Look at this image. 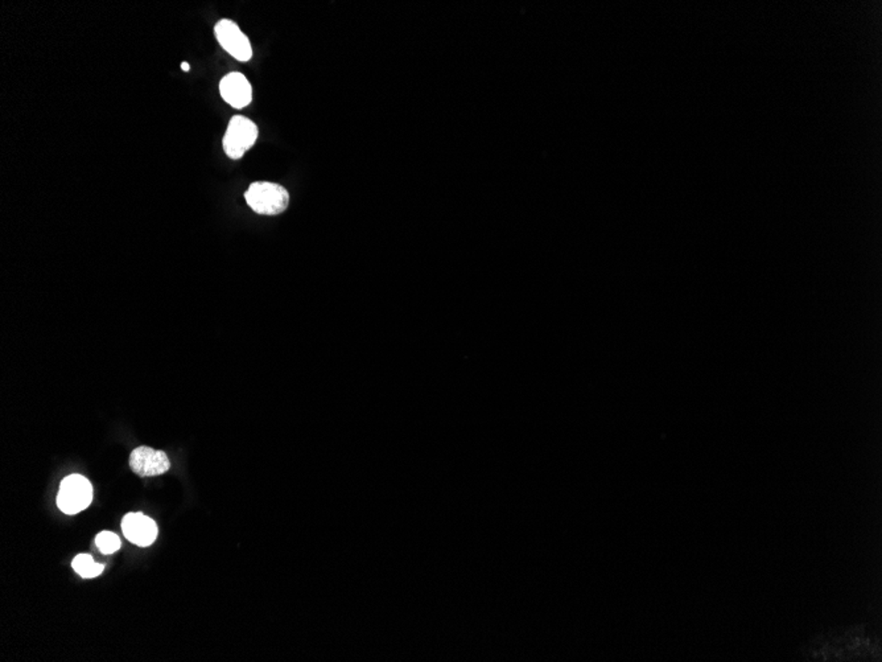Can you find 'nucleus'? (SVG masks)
<instances>
[{
	"mask_svg": "<svg viewBox=\"0 0 882 662\" xmlns=\"http://www.w3.org/2000/svg\"><path fill=\"white\" fill-rule=\"evenodd\" d=\"M246 203L256 213L262 216H278L289 204L288 190L280 184L257 181L245 193Z\"/></svg>",
	"mask_w": 882,
	"mask_h": 662,
	"instance_id": "nucleus-1",
	"label": "nucleus"
},
{
	"mask_svg": "<svg viewBox=\"0 0 882 662\" xmlns=\"http://www.w3.org/2000/svg\"><path fill=\"white\" fill-rule=\"evenodd\" d=\"M258 135V126L253 120L243 115H235L230 119L222 141L225 154L230 159H241L256 144Z\"/></svg>",
	"mask_w": 882,
	"mask_h": 662,
	"instance_id": "nucleus-2",
	"label": "nucleus"
},
{
	"mask_svg": "<svg viewBox=\"0 0 882 662\" xmlns=\"http://www.w3.org/2000/svg\"><path fill=\"white\" fill-rule=\"evenodd\" d=\"M93 501V487L87 477L71 474L61 481L58 495V506L65 514H77L85 511Z\"/></svg>",
	"mask_w": 882,
	"mask_h": 662,
	"instance_id": "nucleus-3",
	"label": "nucleus"
},
{
	"mask_svg": "<svg viewBox=\"0 0 882 662\" xmlns=\"http://www.w3.org/2000/svg\"><path fill=\"white\" fill-rule=\"evenodd\" d=\"M214 34L219 45L238 61L246 63L253 58L250 40L234 21L222 19L214 27Z\"/></svg>",
	"mask_w": 882,
	"mask_h": 662,
	"instance_id": "nucleus-4",
	"label": "nucleus"
},
{
	"mask_svg": "<svg viewBox=\"0 0 882 662\" xmlns=\"http://www.w3.org/2000/svg\"><path fill=\"white\" fill-rule=\"evenodd\" d=\"M130 468L141 477L160 476L168 473L171 462L165 451L142 446L131 452Z\"/></svg>",
	"mask_w": 882,
	"mask_h": 662,
	"instance_id": "nucleus-5",
	"label": "nucleus"
},
{
	"mask_svg": "<svg viewBox=\"0 0 882 662\" xmlns=\"http://www.w3.org/2000/svg\"><path fill=\"white\" fill-rule=\"evenodd\" d=\"M122 530L130 543L141 548L151 546L159 532L157 522L142 513H128L125 516L122 520Z\"/></svg>",
	"mask_w": 882,
	"mask_h": 662,
	"instance_id": "nucleus-6",
	"label": "nucleus"
},
{
	"mask_svg": "<svg viewBox=\"0 0 882 662\" xmlns=\"http://www.w3.org/2000/svg\"><path fill=\"white\" fill-rule=\"evenodd\" d=\"M219 95L234 109H243L253 101V88L242 73L233 72L219 82Z\"/></svg>",
	"mask_w": 882,
	"mask_h": 662,
	"instance_id": "nucleus-7",
	"label": "nucleus"
},
{
	"mask_svg": "<svg viewBox=\"0 0 882 662\" xmlns=\"http://www.w3.org/2000/svg\"><path fill=\"white\" fill-rule=\"evenodd\" d=\"M72 566L79 575L85 579L96 578V576L101 575L104 570V565L96 564L93 557L88 556V554H79L72 562Z\"/></svg>",
	"mask_w": 882,
	"mask_h": 662,
	"instance_id": "nucleus-8",
	"label": "nucleus"
},
{
	"mask_svg": "<svg viewBox=\"0 0 882 662\" xmlns=\"http://www.w3.org/2000/svg\"><path fill=\"white\" fill-rule=\"evenodd\" d=\"M96 545L102 554H114L119 550L120 540L115 533L101 532L96 535Z\"/></svg>",
	"mask_w": 882,
	"mask_h": 662,
	"instance_id": "nucleus-9",
	"label": "nucleus"
},
{
	"mask_svg": "<svg viewBox=\"0 0 882 662\" xmlns=\"http://www.w3.org/2000/svg\"><path fill=\"white\" fill-rule=\"evenodd\" d=\"M181 69L184 72H189V69H190L189 64H188V63H182L181 64Z\"/></svg>",
	"mask_w": 882,
	"mask_h": 662,
	"instance_id": "nucleus-10",
	"label": "nucleus"
}]
</instances>
